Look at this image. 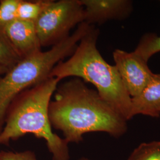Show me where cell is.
Here are the masks:
<instances>
[{"mask_svg":"<svg viewBox=\"0 0 160 160\" xmlns=\"http://www.w3.org/2000/svg\"><path fill=\"white\" fill-rule=\"evenodd\" d=\"M60 81L48 77L15 98L0 132V145L32 134L46 142L52 160H70L68 143L53 132L49 117V104Z\"/></svg>","mask_w":160,"mask_h":160,"instance_id":"obj_2","label":"cell"},{"mask_svg":"<svg viewBox=\"0 0 160 160\" xmlns=\"http://www.w3.org/2000/svg\"><path fill=\"white\" fill-rule=\"evenodd\" d=\"M84 7V22L90 26L102 24L110 20H123L131 14L133 2L130 0H80Z\"/></svg>","mask_w":160,"mask_h":160,"instance_id":"obj_7","label":"cell"},{"mask_svg":"<svg viewBox=\"0 0 160 160\" xmlns=\"http://www.w3.org/2000/svg\"><path fill=\"white\" fill-rule=\"evenodd\" d=\"M78 160H90V159H89V158H86V157H81V158H80Z\"/></svg>","mask_w":160,"mask_h":160,"instance_id":"obj_17","label":"cell"},{"mask_svg":"<svg viewBox=\"0 0 160 160\" xmlns=\"http://www.w3.org/2000/svg\"><path fill=\"white\" fill-rule=\"evenodd\" d=\"M8 69L0 65V77L3 75L4 74H6V72L8 71Z\"/></svg>","mask_w":160,"mask_h":160,"instance_id":"obj_16","label":"cell"},{"mask_svg":"<svg viewBox=\"0 0 160 160\" xmlns=\"http://www.w3.org/2000/svg\"><path fill=\"white\" fill-rule=\"evenodd\" d=\"M2 31L21 59L42 51L34 23L17 19L6 26Z\"/></svg>","mask_w":160,"mask_h":160,"instance_id":"obj_8","label":"cell"},{"mask_svg":"<svg viewBox=\"0 0 160 160\" xmlns=\"http://www.w3.org/2000/svg\"><path fill=\"white\" fill-rule=\"evenodd\" d=\"M127 160H160V141L141 143Z\"/></svg>","mask_w":160,"mask_h":160,"instance_id":"obj_12","label":"cell"},{"mask_svg":"<svg viewBox=\"0 0 160 160\" xmlns=\"http://www.w3.org/2000/svg\"><path fill=\"white\" fill-rule=\"evenodd\" d=\"M0 160H38L33 151L26 150L22 152L0 151Z\"/></svg>","mask_w":160,"mask_h":160,"instance_id":"obj_15","label":"cell"},{"mask_svg":"<svg viewBox=\"0 0 160 160\" xmlns=\"http://www.w3.org/2000/svg\"><path fill=\"white\" fill-rule=\"evenodd\" d=\"M53 0H20L17 19L35 23Z\"/></svg>","mask_w":160,"mask_h":160,"instance_id":"obj_10","label":"cell"},{"mask_svg":"<svg viewBox=\"0 0 160 160\" xmlns=\"http://www.w3.org/2000/svg\"><path fill=\"white\" fill-rule=\"evenodd\" d=\"M84 22V10L80 0L52 1L34 23L42 48L65 40L71 30Z\"/></svg>","mask_w":160,"mask_h":160,"instance_id":"obj_5","label":"cell"},{"mask_svg":"<svg viewBox=\"0 0 160 160\" xmlns=\"http://www.w3.org/2000/svg\"><path fill=\"white\" fill-rule=\"evenodd\" d=\"M113 58L114 65L130 96H137L154 74L149 68L148 62L134 51L128 52L119 49L114 50Z\"/></svg>","mask_w":160,"mask_h":160,"instance_id":"obj_6","label":"cell"},{"mask_svg":"<svg viewBox=\"0 0 160 160\" xmlns=\"http://www.w3.org/2000/svg\"><path fill=\"white\" fill-rule=\"evenodd\" d=\"M133 117L142 114L152 118L160 116V74L152 75L148 84L138 96L132 97Z\"/></svg>","mask_w":160,"mask_h":160,"instance_id":"obj_9","label":"cell"},{"mask_svg":"<svg viewBox=\"0 0 160 160\" xmlns=\"http://www.w3.org/2000/svg\"><path fill=\"white\" fill-rule=\"evenodd\" d=\"M53 95L49 107L50 123L68 143H80L87 133L105 132L119 138L127 132L128 121L80 78L59 83Z\"/></svg>","mask_w":160,"mask_h":160,"instance_id":"obj_1","label":"cell"},{"mask_svg":"<svg viewBox=\"0 0 160 160\" xmlns=\"http://www.w3.org/2000/svg\"><path fill=\"white\" fill-rule=\"evenodd\" d=\"M134 52L148 62L154 55L160 52V36L152 33L144 34Z\"/></svg>","mask_w":160,"mask_h":160,"instance_id":"obj_11","label":"cell"},{"mask_svg":"<svg viewBox=\"0 0 160 160\" xmlns=\"http://www.w3.org/2000/svg\"><path fill=\"white\" fill-rule=\"evenodd\" d=\"M92 26L81 23L67 39L48 51H42L21 59L0 77V132L12 101L21 92L49 77L52 69L65 58L70 57Z\"/></svg>","mask_w":160,"mask_h":160,"instance_id":"obj_4","label":"cell"},{"mask_svg":"<svg viewBox=\"0 0 160 160\" xmlns=\"http://www.w3.org/2000/svg\"><path fill=\"white\" fill-rule=\"evenodd\" d=\"M20 0L0 1V29H3L17 19V9Z\"/></svg>","mask_w":160,"mask_h":160,"instance_id":"obj_14","label":"cell"},{"mask_svg":"<svg viewBox=\"0 0 160 160\" xmlns=\"http://www.w3.org/2000/svg\"><path fill=\"white\" fill-rule=\"evenodd\" d=\"M99 30L92 26L68 59L55 65L49 74L61 81L78 78L91 83L100 96L127 121L133 118L131 97L115 67L108 63L97 48Z\"/></svg>","mask_w":160,"mask_h":160,"instance_id":"obj_3","label":"cell"},{"mask_svg":"<svg viewBox=\"0 0 160 160\" xmlns=\"http://www.w3.org/2000/svg\"><path fill=\"white\" fill-rule=\"evenodd\" d=\"M20 60L7 39L3 31L0 29V65L9 69Z\"/></svg>","mask_w":160,"mask_h":160,"instance_id":"obj_13","label":"cell"}]
</instances>
